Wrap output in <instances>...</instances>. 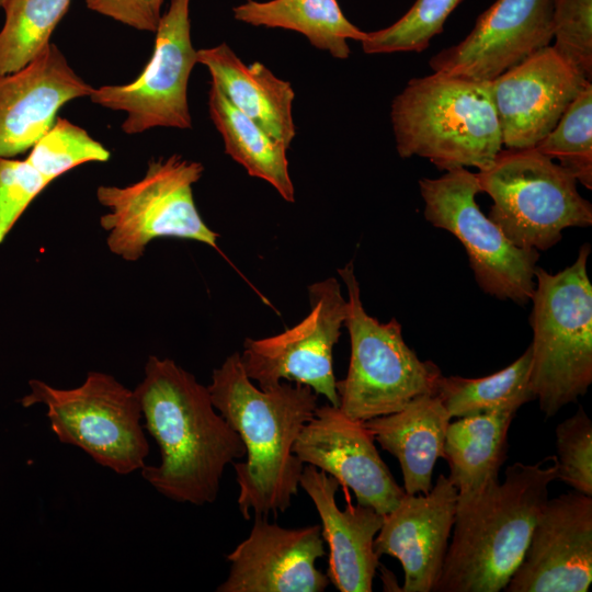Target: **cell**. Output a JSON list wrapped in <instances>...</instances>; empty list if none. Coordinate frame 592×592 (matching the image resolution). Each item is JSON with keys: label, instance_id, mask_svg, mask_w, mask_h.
<instances>
[{"label": "cell", "instance_id": "15", "mask_svg": "<svg viewBox=\"0 0 592 592\" xmlns=\"http://www.w3.org/2000/svg\"><path fill=\"white\" fill-rule=\"evenodd\" d=\"M554 0H497L458 44L434 55V72L490 81L553 39Z\"/></svg>", "mask_w": 592, "mask_h": 592}, {"label": "cell", "instance_id": "21", "mask_svg": "<svg viewBox=\"0 0 592 592\" xmlns=\"http://www.w3.org/2000/svg\"><path fill=\"white\" fill-rule=\"evenodd\" d=\"M196 59L234 106L289 147L296 134L292 115L295 93L289 82L262 62H243L226 43L196 50Z\"/></svg>", "mask_w": 592, "mask_h": 592}, {"label": "cell", "instance_id": "29", "mask_svg": "<svg viewBox=\"0 0 592 592\" xmlns=\"http://www.w3.org/2000/svg\"><path fill=\"white\" fill-rule=\"evenodd\" d=\"M462 0H417L388 27L366 32L361 42L366 54L423 52Z\"/></svg>", "mask_w": 592, "mask_h": 592}, {"label": "cell", "instance_id": "24", "mask_svg": "<svg viewBox=\"0 0 592 592\" xmlns=\"http://www.w3.org/2000/svg\"><path fill=\"white\" fill-rule=\"evenodd\" d=\"M234 18L254 26L296 31L339 59L350 56L348 39L362 42L366 35L345 18L337 0H247L234 8Z\"/></svg>", "mask_w": 592, "mask_h": 592}, {"label": "cell", "instance_id": "8", "mask_svg": "<svg viewBox=\"0 0 592 592\" xmlns=\"http://www.w3.org/2000/svg\"><path fill=\"white\" fill-rule=\"evenodd\" d=\"M204 172L202 163L172 155L148 163L143 179L126 185H101L100 204L110 209L100 218L112 253L137 261L148 243L171 237L200 241L218 249V234L202 219L192 186Z\"/></svg>", "mask_w": 592, "mask_h": 592}, {"label": "cell", "instance_id": "34", "mask_svg": "<svg viewBox=\"0 0 592 592\" xmlns=\"http://www.w3.org/2000/svg\"><path fill=\"white\" fill-rule=\"evenodd\" d=\"M163 0H86L87 7L138 31L156 32Z\"/></svg>", "mask_w": 592, "mask_h": 592}, {"label": "cell", "instance_id": "22", "mask_svg": "<svg viewBox=\"0 0 592 592\" xmlns=\"http://www.w3.org/2000/svg\"><path fill=\"white\" fill-rule=\"evenodd\" d=\"M451 419L441 398L425 394L397 412L364 421L374 441L398 459L406 493L431 490L434 465L443 456Z\"/></svg>", "mask_w": 592, "mask_h": 592}, {"label": "cell", "instance_id": "14", "mask_svg": "<svg viewBox=\"0 0 592 592\" xmlns=\"http://www.w3.org/2000/svg\"><path fill=\"white\" fill-rule=\"evenodd\" d=\"M372 433L364 422L343 413L339 407H317L300 430L293 453L349 487L357 503L385 515L406 493L380 458Z\"/></svg>", "mask_w": 592, "mask_h": 592}, {"label": "cell", "instance_id": "1", "mask_svg": "<svg viewBox=\"0 0 592 592\" xmlns=\"http://www.w3.org/2000/svg\"><path fill=\"white\" fill-rule=\"evenodd\" d=\"M134 392L161 455L159 465L140 469L143 478L173 501L213 503L225 468L246 447L215 411L208 388L173 360L149 356Z\"/></svg>", "mask_w": 592, "mask_h": 592}, {"label": "cell", "instance_id": "32", "mask_svg": "<svg viewBox=\"0 0 592 592\" xmlns=\"http://www.w3.org/2000/svg\"><path fill=\"white\" fill-rule=\"evenodd\" d=\"M557 479L592 497V421L579 406L577 412L556 428Z\"/></svg>", "mask_w": 592, "mask_h": 592}, {"label": "cell", "instance_id": "35", "mask_svg": "<svg viewBox=\"0 0 592 592\" xmlns=\"http://www.w3.org/2000/svg\"><path fill=\"white\" fill-rule=\"evenodd\" d=\"M9 0H0V8H4Z\"/></svg>", "mask_w": 592, "mask_h": 592}, {"label": "cell", "instance_id": "7", "mask_svg": "<svg viewBox=\"0 0 592 592\" xmlns=\"http://www.w3.org/2000/svg\"><path fill=\"white\" fill-rule=\"evenodd\" d=\"M476 174L492 200L488 217L519 248L547 250L566 228L592 225V205L577 179L535 148L502 149Z\"/></svg>", "mask_w": 592, "mask_h": 592}, {"label": "cell", "instance_id": "2", "mask_svg": "<svg viewBox=\"0 0 592 592\" xmlns=\"http://www.w3.org/2000/svg\"><path fill=\"white\" fill-rule=\"evenodd\" d=\"M207 388L215 409L246 447V462L234 464L243 519L251 512H284L298 492L304 468L292 448L315 413L318 395L298 383L260 389L247 376L238 352L214 369Z\"/></svg>", "mask_w": 592, "mask_h": 592}, {"label": "cell", "instance_id": "26", "mask_svg": "<svg viewBox=\"0 0 592 592\" xmlns=\"http://www.w3.org/2000/svg\"><path fill=\"white\" fill-rule=\"evenodd\" d=\"M532 350L525 352L505 368L481 378L441 376L435 394L441 398L451 418L490 413H515L525 403L536 399L531 386Z\"/></svg>", "mask_w": 592, "mask_h": 592}, {"label": "cell", "instance_id": "28", "mask_svg": "<svg viewBox=\"0 0 592 592\" xmlns=\"http://www.w3.org/2000/svg\"><path fill=\"white\" fill-rule=\"evenodd\" d=\"M592 189V83L588 82L556 126L535 147Z\"/></svg>", "mask_w": 592, "mask_h": 592}, {"label": "cell", "instance_id": "12", "mask_svg": "<svg viewBox=\"0 0 592 592\" xmlns=\"http://www.w3.org/2000/svg\"><path fill=\"white\" fill-rule=\"evenodd\" d=\"M310 311L298 325L273 337L246 339L240 360L262 390L282 379L309 386L338 407L333 348L346 317V300L334 277L309 286Z\"/></svg>", "mask_w": 592, "mask_h": 592}, {"label": "cell", "instance_id": "18", "mask_svg": "<svg viewBox=\"0 0 592 592\" xmlns=\"http://www.w3.org/2000/svg\"><path fill=\"white\" fill-rule=\"evenodd\" d=\"M458 492L440 475L428 493H405L384 515L374 539L378 557L397 558L405 572L403 592L433 591L442 572L454 524Z\"/></svg>", "mask_w": 592, "mask_h": 592}, {"label": "cell", "instance_id": "17", "mask_svg": "<svg viewBox=\"0 0 592 592\" xmlns=\"http://www.w3.org/2000/svg\"><path fill=\"white\" fill-rule=\"evenodd\" d=\"M326 555L320 525L285 528L254 515L249 536L226 556L217 592H322L329 584L316 561Z\"/></svg>", "mask_w": 592, "mask_h": 592}, {"label": "cell", "instance_id": "3", "mask_svg": "<svg viewBox=\"0 0 592 592\" xmlns=\"http://www.w3.org/2000/svg\"><path fill=\"white\" fill-rule=\"evenodd\" d=\"M553 459V457H551ZM514 463L502 482L458 496L453 535L434 592L504 590L557 479V465Z\"/></svg>", "mask_w": 592, "mask_h": 592}, {"label": "cell", "instance_id": "23", "mask_svg": "<svg viewBox=\"0 0 592 592\" xmlns=\"http://www.w3.org/2000/svg\"><path fill=\"white\" fill-rule=\"evenodd\" d=\"M514 417L512 412H490L449 422L442 457L449 466L447 478L458 496L499 480V470L508 458V433Z\"/></svg>", "mask_w": 592, "mask_h": 592}, {"label": "cell", "instance_id": "27", "mask_svg": "<svg viewBox=\"0 0 592 592\" xmlns=\"http://www.w3.org/2000/svg\"><path fill=\"white\" fill-rule=\"evenodd\" d=\"M70 0H9L0 31V76L19 71L50 44Z\"/></svg>", "mask_w": 592, "mask_h": 592}, {"label": "cell", "instance_id": "9", "mask_svg": "<svg viewBox=\"0 0 592 592\" xmlns=\"http://www.w3.org/2000/svg\"><path fill=\"white\" fill-rule=\"evenodd\" d=\"M31 392L23 407L42 403L47 408L52 431L58 440L84 451L99 465L118 475L140 470L149 444L140 424L141 409L134 392L112 375L90 372L71 389L30 380Z\"/></svg>", "mask_w": 592, "mask_h": 592}, {"label": "cell", "instance_id": "25", "mask_svg": "<svg viewBox=\"0 0 592 592\" xmlns=\"http://www.w3.org/2000/svg\"><path fill=\"white\" fill-rule=\"evenodd\" d=\"M208 109L224 140L226 153L251 177L272 184L285 201L294 202L295 190L288 171L287 147L234 106L213 83L208 91Z\"/></svg>", "mask_w": 592, "mask_h": 592}, {"label": "cell", "instance_id": "13", "mask_svg": "<svg viewBox=\"0 0 592 592\" xmlns=\"http://www.w3.org/2000/svg\"><path fill=\"white\" fill-rule=\"evenodd\" d=\"M592 582V497L547 499L506 592H585Z\"/></svg>", "mask_w": 592, "mask_h": 592}, {"label": "cell", "instance_id": "4", "mask_svg": "<svg viewBox=\"0 0 592 592\" xmlns=\"http://www.w3.org/2000/svg\"><path fill=\"white\" fill-rule=\"evenodd\" d=\"M390 118L399 156L426 158L441 171L485 170L503 149L490 81L442 72L411 79Z\"/></svg>", "mask_w": 592, "mask_h": 592}, {"label": "cell", "instance_id": "30", "mask_svg": "<svg viewBox=\"0 0 592 592\" xmlns=\"http://www.w3.org/2000/svg\"><path fill=\"white\" fill-rule=\"evenodd\" d=\"M111 152L88 132L57 117L53 126L31 148L26 160L53 182L59 175L87 162H105Z\"/></svg>", "mask_w": 592, "mask_h": 592}, {"label": "cell", "instance_id": "20", "mask_svg": "<svg viewBox=\"0 0 592 592\" xmlns=\"http://www.w3.org/2000/svg\"><path fill=\"white\" fill-rule=\"evenodd\" d=\"M339 481L311 465H304L299 487L311 499L329 547L327 576L340 592H371L379 563L374 539L384 515L358 504L341 510L335 501Z\"/></svg>", "mask_w": 592, "mask_h": 592}, {"label": "cell", "instance_id": "19", "mask_svg": "<svg viewBox=\"0 0 592 592\" xmlns=\"http://www.w3.org/2000/svg\"><path fill=\"white\" fill-rule=\"evenodd\" d=\"M92 90L52 43L23 69L0 76V158L31 149L64 104Z\"/></svg>", "mask_w": 592, "mask_h": 592}, {"label": "cell", "instance_id": "33", "mask_svg": "<svg viewBox=\"0 0 592 592\" xmlns=\"http://www.w3.org/2000/svg\"><path fill=\"white\" fill-rule=\"evenodd\" d=\"M49 183L26 159L0 158V243Z\"/></svg>", "mask_w": 592, "mask_h": 592}, {"label": "cell", "instance_id": "10", "mask_svg": "<svg viewBox=\"0 0 592 592\" xmlns=\"http://www.w3.org/2000/svg\"><path fill=\"white\" fill-rule=\"evenodd\" d=\"M419 187L425 219L460 241L481 291L519 305L530 301L539 253L513 244L480 210L477 174L466 168L453 169L436 179L419 180Z\"/></svg>", "mask_w": 592, "mask_h": 592}, {"label": "cell", "instance_id": "31", "mask_svg": "<svg viewBox=\"0 0 592 592\" xmlns=\"http://www.w3.org/2000/svg\"><path fill=\"white\" fill-rule=\"evenodd\" d=\"M553 48L588 81L592 78V0H554Z\"/></svg>", "mask_w": 592, "mask_h": 592}, {"label": "cell", "instance_id": "6", "mask_svg": "<svg viewBox=\"0 0 592 592\" xmlns=\"http://www.w3.org/2000/svg\"><path fill=\"white\" fill-rule=\"evenodd\" d=\"M346 291L344 326L350 335L348 374L337 382L339 409L366 421L401 410L418 396L435 394L442 373L432 361H421L407 345L396 318L383 323L362 304L353 263L338 270Z\"/></svg>", "mask_w": 592, "mask_h": 592}, {"label": "cell", "instance_id": "16", "mask_svg": "<svg viewBox=\"0 0 592 592\" xmlns=\"http://www.w3.org/2000/svg\"><path fill=\"white\" fill-rule=\"evenodd\" d=\"M588 82L553 46L490 80L503 147L534 148Z\"/></svg>", "mask_w": 592, "mask_h": 592}, {"label": "cell", "instance_id": "5", "mask_svg": "<svg viewBox=\"0 0 592 592\" xmlns=\"http://www.w3.org/2000/svg\"><path fill=\"white\" fill-rule=\"evenodd\" d=\"M590 252L585 242L566 269L555 274L535 270L531 386L547 418L577 402L592 383Z\"/></svg>", "mask_w": 592, "mask_h": 592}, {"label": "cell", "instance_id": "11", "mask_svg": "<svg viewBox=\"0 0 592 592\" xmlns=\"http://www.w3.org/2000/svg\"><path fill=\"white\" fill-rule=\"evenodd\" d=\"M190 0H171L156 30L155 49L140 76L126 84L93 88L91 101L122 111V129L139 134L155 127L192 128L187 84L196 50L191 39Z\"/></svg>", "mask_w": 592, "mask_h": 592}]
</instances>
